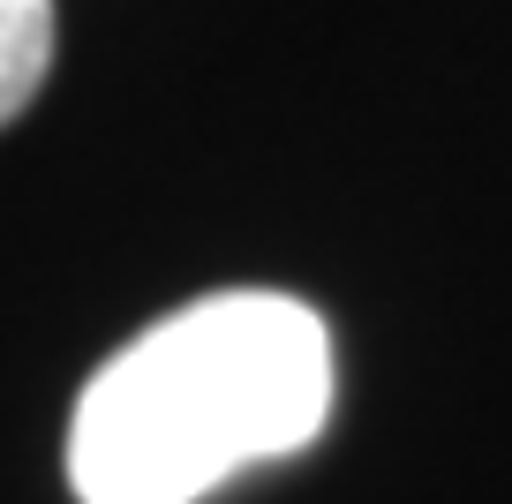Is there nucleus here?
I'll use <instances>...</instances> for the list:
<instances>
[{"mask_svg":"<svg viewBox=\"0 0 512 504\" xmlns=\"http://www.w3.org/2000/svg\"><path fill=\"white\" fill-rule=\"evenodd\" d=\"M332 422V331L294 294H204L128 339L76 399L83 504H196Z\"/></svg>","mask_w":512,"mask_h":504,"instance_id":"obj_1","label":"nucleus"},{"mask_svg":"<svg viewBox=\"0 0 512 504\" xmlns=\"http://www.w3.org/2000/svg\"><path fill=\"white\" fill-rule=\"evenodd\" d=\"M53 68V0H0V128L38 98Z\"/></svg>","mask_w":512,"mask_h":504,"instance_id":"obj_2","label":"nucleus"}]
</instances>
